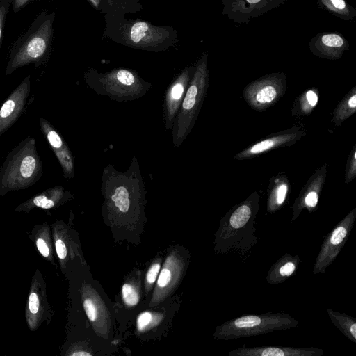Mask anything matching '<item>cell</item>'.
<instances>
[{
	"label": "cell",
	"mask_w": 356,
	"mask_h": 356,
	"mask_svg": "<svg viewBox=\"0 0 356 356\" xmlns=\"http://www.w3.org/2000/svg\"><path fill=\"white\" fill-rule=\"evenodd\" d=\"M42 174L36 140L32 136L26 137L8 154L0 168V197L32 186Z\"/></svg>",
	"instance_id": "obj_1"
},
{
	"label": "cell",
	"mask_w": 356,
	"mask_h": 356,
	"mask_svg": "<svg viewBox=\"0 0 356 356\" xmlns=\"http://www.w3.org/2000/svg\"><path fill=\"white\" fill-rule=\"evenodd\" d=\"M259 195L255 191L226 213L220 234L223 250L245 248L252 241H257L253 225L259 209Z\"/></svg>",
	"instance_id": "obj_2"
},
{
	"label": "cell",
	"mask_w": 356,
	"mask_h": 356,
	"mask_svg": "<svg viewBox=\"0 0 356 356\" xmlns=\"http://www.w3.org/2000/svg\"><path fill=\"white\" fill-rule=\"evenodd\" d=\"M298 325V321L285 313L245 315L218 326L215 335L222 340L237 339L294 328Z\"/></svg>",
	"instance_id": "obj_3"
},
{
	"label": "cell",
	"mask_w": 356,
	"mask_h": 356,
	"mask_svg": "<svg viewBox=\"0 0 356 356\" xmlns=\"http://www.w3.org/2000/svg\"><path fill=\"white\" fill-rule=\"evenodd\" d=\"M209 85L207 54L199 60L174 122L173 142L179 147L194 125Z\"/></svg>",
	"instance_id": "obj_4"
},
{
	"label": "cell",
	"mask_w": 356,
	"mask_h": 356,
	"mask_svg": "<svg viewBox=\"0 0 356 356\" xmlns=\"http://www.w3.org/2000/svg\"><path fill=\"white\" fill-rule=\"evenodd\" d=\"M53 17L38 19L21 42L13 49L5 69L6 74L31 64H38L44 58L52 37Z\"/></svg>",
	"instance_id": "obj_5"
},
{
	"label": "cell",
	"mask_w": 356,
	"mask_h": 356,
	"mask_svg": "<svg viewBox=\"0 0 356 356\" xmlns=\"http://www.w3.org/2000/svg\"><path fill=\"white\" fill-rule=\"evenodd\" d=\"M286 82V75L282 72L265 74L248 84L243 90V97L252 109L264 111L283 97Z\"/></svg>",
	"instance_id": "obj_6"
},
{
	"label": "cell",
	"mask_w": 356,
	"mask_h": 356,
	"mask_svg": "<svg viewBox=\"0 0 356 356\" xmlns=\"http://www.w3.org/2000/svg\"><path fill=\"white\" fill-rule=\"evenodd\" d=\"M356 219V208H354L329 233L322 243L314 266V274L324 273L327 268L334 261L350 234Z\"/></svg>",
	"instance_id": "obj_7"
},
{
	"label": "cell",
	"mask_w": 356,
	"mask_h": 356,
	"mask_svg": "<svg viewBox=\"0 0 356 356\" xmlns=\"http://www.w3.org/2000/svg\"><path fill=\"white\" fill-rule=\"evenodd\" d=\"M289 0H222V13L236 24H243L277 8Z\"/></svg>",
	"instance_id": "obj_8"
},
{
	"label": "cell",
	"mask_w": 356,
	"mask_h": 356,
	"mask_svg": "<svg viewBox=\"0 0 356 356\" xmlns=\"http://www.w3.org/2000/svg\"><path fill=\"white\" fill-rule=\"evenodd\" d=\"M306 135L303 124H296L284 131L276 132L248 147L234 156L236 160L253 158L266 152L291 146Z\"/></svg>",
	"instance_id": "obj_9"
},
{
	"label": "cell",
	"mask_w": 356,
	"mask_h": 356,
	"mask_svg": "<svg viewBox=\"0 0 356 356\" xmlns=\"http://www.w3.org/2000/svg\"><path fill=\"white\" fill-rule=\"evenodd\" d=\"M104 92L109 95L122 99L136 97L143 90L138 76L133 72L118 69L104 74L98 79Z\"/></svg>",
	"instance_id": "obj_10"
},
{
	"label": "cell",
	"mask_w": 356,
	"mask_h": 356,
	"mask_svg": "<svg viewBox=\"0 0 356 356\" xmlns=\"http://www.w3.org/2000/svg\"><path fill=\"white\" fill-rule=\"evenodd\" d=\"M31 92L28 76L10 94L0 107V136L5 133L22 114Z\"/></svg>",
	"instance_id": "obj_11"
},
{
	"label": "cell",
	"mask_w": 356,
	"mask_h": 356,
	"mask_svg": "<svg viewBox=\"0 0 356 356\" xmlns=\"http://www.w3.org/2000/svg\"><path fill=\"white\" fill-rule=\"evenodd\" d=\"M348 48V40L338 32L318 33L309 42V49L314 56L329 60L341 58Z\"/></svg>",
	"instance_id": "obj_12"
},
{
	"label": "cell",
	"mask_w": 356,
	"mask_h": 356,
	"mask_svg": "<svg viewBox=\"0 0 356 356\" xmlns=\"http://www.w3.org/2000/svg\"><path fill=\"white\" fill-rule=\"evenodd\" d=\"M26 321L31 330H36L47 318V301L45 283L39 273H36L31 286L26 307Z\"/></svg>",
	"instance_id": "obj_13"
},
{
	"label": "cell",
	"mask_w": 356,
	"mask_h": 356,
	"mask_svg": "<svg viewBox=\"0 0 356 356\" xmlns=\"http://www.w3.org/2000/svg\"><path fill=\"white\" fill-rule=\"evenodd\" d=\"M39 125L42 134L61 165L63 176L67 179H71L74 174V163L68 146L63 137L47 119L40 118Z\"/></svg>",
	"instance_id": "obj_14"
},
{
	"label": "cell",
	"mask_w": 356,
	"mask_h": 356,
	"mask_svg": "<svg viewBox=\"0 0 356 356\" xmlns=\"http://www.w3.org/2000/svg\"><path fill=\"white\" fill-rule=\"evenodd\" d=\"M327 167V164L325 163L316 170L300 191L293 204V220L299 216L303 209L307 208L311 212L316 208L325 181Z\"/></svg>",
	"instance_id": "obj_15"
},
{
	"label": "cell",
	"mask_w": 356,
	"mask_h": 356,
	"mask_svg": "<svg viewBox=\"0 0 356 356\" xmlns=\"http://www.w3.org/2000/svg\"><path fill=\"white\" fill-rule=\"evenodd\" d=\"M229 356H321L323 350L316 348L246 347L229 352Z\"/></svg>",
	"instance_id": "obj_16"
},
{
	"label": "cell",
	"mask_w": 356,
	"mask_h": 356,
	"mask_svg": "<svg viewBox=\"0 0 356 356\" xmlns=\"http://www.w3.org/2000/svg\"><path fill=\"white\" fill-rule=\"evenodd\" d=\"M168 36V32L166 29L153 26L143 21L133 23L127 32L128 42L131 44L141 47L159 44Z\"/></svg>",
	"instance_id": "obj_17"
},
{
	"label": "cell",
	"mask_w": 356,
	"mask_h": 356,
	"mask_svg": "<svg viewBox=\"0 0 356 356\" xmlns=\"http://www.w3.org/2000/svg\"><path fill=\"white\" fill-rule=\"evenodd\" d=\"M190 83V73L186 69L169 87L165 101V120L167 129L173 127L175 118Z\"/></svg>",
	"instance_id": "obj_18"
},
{
	"label": "cell",
	"mask_w": 356,
	"mask_h": 356,
	"mask_svg": "<svg viewBox=\"0 0 356 356\" xmlns=\"http://www.w3.org/2000/svg\"><path fill=\"white\" fill-rule=\"evenodd\" d=\"M67 195L60 186L51 187L20 204L15 211L27 213L35 208L51 209L59 205Z\"/></svg>",
	"instance_id": "obj_19"
},
{
	"label": "cell",
	"mask_w": 356,
	"mask_h": 356,
	"mask_svg": "<svg viewBox=\"0 0 356 356\" xmlns=\"http://www.w3.org/2000/svg\"><path fill=\"white\" fill-rule=\"evenodd\" d=\"M290 182L285 173H280L270 180L268 189V211L274 212L284 202Z\"/></svg>",
	"instance_id": "obj_20"
},
{
	"label": "cell",
	"mask_w": 356,
	"mask_h": 356,
	"mask_svg": "<svg viewBox=\"0 0 356 356\" xmlns=\"http://www.w3.org/2000/svg\"><path fill=\"white\" fill-rule=\"evenodd\" d=\"M318 102V91L311 88L302 92L293 102L291 115L300 119L312 113Z\"/></svg>",
	"instance_id": "obj_21"
},
{
	"label": "cell",
	"mask_w": 356,
	"mask_h": 356,
	"mask_svg": "<svg viewBox=\"0 0 356 356\" xmlns=\"http://www.w3.org/2000/svg\"><path fill=\"white\" fill-rule=\"evenodd\" d=\"M318 6L332 15L350 22L356 17V8L346 0H316Z\"/></svg>",
	"instance_id": "obj_22"
},
{
	"label": "cell",
	"mask_w": 356,
	"mask_h": 356,
	"mask_svg": "<svg viewBox=\"0 0 356 356\" xmlns=\"http://www.w3.org/2000/svg\"><path fill=\"white\" fill-rule=\"evenodd\" d=\"M356 112V86L344 96L339 102L332 113V122L336 126L341 125L342 122Z\"/></svg>",
	"instance_id": "obj_23"
},
{
	"label": "cell",
	"mask_w": 356,
	"mask_h": 356,
	"mask_svg": "<svg viewBox=\"0 0 356 356\" xmlns=\"http://www.w3.org/2000/svg\"><path fill=\"white\" fill-rule=\"evenodd\" d=\"M327 312L338 329L350 341L356 343V321L344 313H339L330 309Z\"/></svg>",
	"instance_id": "obj_24"
},
{
	"label": "cell",
	"mask_w": 356,
	"mask_h": 356,
	"mask_svg": "<svg viewBox=\"0 0 356 356\" xmlns=\"http://www.w3.org/2000/svg\"><path fill=\"white\" fill-rule=\"evenodd\" d=\"M35 245L39 252L46 259L51 257L50 241L47 225L44 224L40 227V229L35 235Z\"/></svg>",
	"instance_id": "obj_25"
},
{
	"label": "cell",
	"mask_w": 356,
	"mask_h": 356,
	"mask_svg": "<svg viewBox=\"0 0 356 356\" xmlns=\"http://www.w3.org/2000/svg\"><path fill=\"white\" fill-rule=\"evenodd\" d=\"M111 199L115 206L122 212H127L130 206L129 193L127 188L122 185L115 188Z\"/></svg>",
	"instance_id": "obj_26"
},
{
	"label": "cell",
	"mask_w": 356,
	"mask_h": 356,
	"mask_svg": "<svg viewBox=\"0 0 356 356\" xmlns=\"http://www.w3.org/2000/svg\"><path fill=\"white\" fill-rule=\"evenodd\" d=\"M356 176V143L354 145L346 162L345 184L347 185Z\"/></svg>",
	"instance_id": "obj_27"
},
{
	"label": "cell",
	"mask_w": 356,
	"mask_h": 356,
	"mask_svg": "<svg viewBox=\"0 0 356 356\" xmlns=\"http://www.w3.org/2000/svg\"><path fill=\"white\" fill-rule=\"evenodd\" d=\"M122 294L124 303L129 306L136 305L139 300V296L136 289L129 284L123 285Z\"/></svg>",
	"instance_id": "obj_28"
},
{
	"label": "cell",
	"mask_w": 356,
	"mask_h": 356,
	"mask_svg": "<svg viewBox=\"0 0 356 356\" xmlns=\"http://www.w3.org/2000/svg\"><path fill=\"white\" fill-rule=\"evenodd\" d=\"M278 261L280 264V260ZM296 268V264L293 261H289L283 264H280L279 270H270L268 273L277 272L282 277H289L295 271Z\"/></svg>",
	"instance_id": "obj_29"
},
{
	"label": "cell",
	"mask_w": 356,
	"mask_h": 356,
	"mask_svg": "<svg viewBox=\"0 0 356 356\" xmlns=\"http://www.w3.org/2000/svg\"><path fill=\"white\" fill-rule=\"evenodd\" d=\"M83 307L88 318L91 321H94L97 318V309L90 299H86L83 302Z\"/></svg>",
	"instance_id": "obj_30"
},
{
	"label": "cell",
	"mask_w": 356,
	"mask_h": 356,
	"mask_svg": "<svg viewBox=\"0 0 356 356\" xmlns=\"http://www.w3.org/2000/svg\"><path fill=\"white\" fill-rule=\"evenodd\" d=\"M55 248L58 257L60 260L66 258L67 250L65 242L60 238H55Z\"/></svg>",
	"instance_id": "obj_31"
},
{
	"label": "cell",
	"mask_w": 356,
	"mask_h": 356,
	"mask_svg": "<svg viewBox=\"0 0 356 356\" xmlns=\"http://www.w3.org/2000/svg\"><path fill=\"white\" fill-rule=\"evenodd\" d=\"M10 1V0H1L0 1V40L2 35L4 20L9 7Z\"/></svg>",
	"instance_id": "obj_32"
},
{
	"label": "cell",
	"mask_w": 356,
	"mask_h": 356,
	"mask_svg": "<svg viewBox=\"0 0 356 356\" xmlns=\"http://www.w3.org/2000/svg\"><path fill=\"white\" fill-rule=\"evenodd\" d=\"M152 320V314L148 312H145L140 314L137 319V327L138 330H143L147 326Z\"/></svg>",
	"instance_id": "obj_33"
},
{
	"label": "cell",
	"mask_w": 356,
	"mask_h": 356,
	"mask_svg": "<svg viewBox=\"0 0 356 356\" xmlns=\"http://www.w3.org/2000/svg\"><path fill=\"white\" fill-rule=\"evenodd\" d=\"M170 278H171L170 271L167 268H163L161 271L158 281H157V284H158L159 286L164 287L166 285H168V284L170 281Z\"/></svg>",
	"instance_id": "obj_34"
},
{
	"label": "cell",
	"mask_w": 356,
	"mask_h": 356,
	"mask_svg": "<svg viewBox=\"0 0 356 356\" xmlns=\"http://www.w3.org/2000/svg\"><path fill=\"white\" fill-rule=\"evenodd\" d=\"M160 270V265L158 263L154 264L151 268L149 269L147 275H146V279L147 281L149 284H152L155 282L156 277L158 275V273Z\"/></svg>",
	"instance_id": "obj_35"
},
{
	"label": "cell",
	"mask_w": 356,
	"mask_h": 356,
	"mask_svg": "<svg viewBox=\"0 0 356 356\" xmlns=\"http://www.w3.org/2000/svg\"><path fill=\"white\" fill-rule=\"evenodd\" d=\"M29 0H13V8L15 10L19 9L24 6Z\"/></svg>",
	"instance_id": "obj_36"
},
{
	"label": "cell",
	"mask_w": 356,
	"mask_h": 356,
	"mask_svg": "<svg viewBox=\"0 0 356 356\" xmlns=\"http://www.w3.org/2000/svg\"><path fill=\"white\" fill-rule=\"evenodd\" d=\"M72 356H90L91 354L85 351L75 352L71 354Z\"/></svg>",
	"instance_id": "obj_37"
},
{
	"label": "cell",
	"mask_w": 356,
	"mask_h": 356,
	"mask_svg": "<svg viewBox=\"0 0 356 356\" xmlns=\"http://www.w3.org/2000/svg\"><path fill=\"white\" fill-rule=\"evenodd\" d=\"M91 3L96 8L99 6L100 0H90Z\"/></svg>",
	"instance_id": "obj_38"
},
{
	"label": "cell",
	"mask_w": 356,
	"mask_h": 356,
	"mask_svg": "<svg viewBox=\"0 0 356 356\" xmlns=\"http://www.w3.org/2000/svg\"><path fill=\"white\" fill-rule=\"evenodd\" d=\"M117 342H118V341H113V343H116Z\"/></svg>",
	"instance_id": "obj_39"
}]
</instances>
